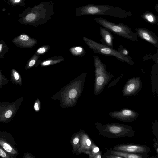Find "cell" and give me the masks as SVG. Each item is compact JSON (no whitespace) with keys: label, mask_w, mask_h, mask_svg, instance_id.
I'll return each instance as SVG.
<instances>
[{"label":"cell","mask_w":158,"mask_h":158,"mask_svg":"<svg viewBox=\"0 0 158 158\" xmlns=\"http://www.w3.org/2000/svg\"><path fill=\"white\" fill-rule=\"evenodd\" d=\"M13 4H18L22 2V0H9Z\"/></svg>","instance_id":"cell-29"},{"label":"cell","mask_w":158,"mask_h":158,"mask_svg":"<svg viewBox=\"0 0 158 158\" xmlns=\"http://www.w3.org/2000/svg\"><path fill=\"white\" fill-rule=\"evenodd\" d=\"M54 5L52 1H42L32 7H28L19 21L23 24L35 27L44 25L54 14Z\"/></svg>","instance_id":"cell-1"},{"label":"cell","mask_w":158,"mask_h":158,"mask_svg":"<svg viewBox=\"0 0 158 158\" xmlns=\"http://www.w3.org/2000/svg\"><path fill=\"white\" fill-rule=\"evenodd\" d=\"M94 20L105 28L128 40L138 41V36L128 26L122 23L115 24L102 18L97 17Z\"/></svg>","instance_id":"cell-6"},{"label":"cell","mask_w":158,"mask_h":158,"mask_svg":"<svg viewBox=\"0 0 158 158\" xmlns=\"http://www.w3.org/2000/svg\"><path fill=\"white\" fill-rule=\"evenodd\" d=\"M96 126L100 135L110 139L130 137L135 135L133 128L126 124L117 123L102 124L97 123Z\"/></svg>","instance_id":"cell-3"},{"label":"cell","mask_w":158,"mask_h":158,"mask_svg":"<svg viewBox=\"0 0 158 158\" xmlns=\"http://www.w3.org/2000/svg\"><path fill=\"white\" fill-rule=\"evenodd\" d=\"M99 30L102 37L100 40L102 44L113 48V37L111 33L105 28L100 27Z\"/></svg>","instance_id":"cell-14"},{"label":"cell","mask_w":158,"mask_h":158,"mask_svg":"<svg viewBox=\"0 0 158 158\" xmlns=\"http://www.w3.org/2000/svg\"><path fill=\"white\" fill-rule=\"evenodd\" d=\"M142 88V83L139 77H133L127 81L122 89L123 95L125 97L137 95Z\"/></svg>","instance_id":"cell-9"},{"label":"cell","mask_w":158,"mask_h":158,"mask_svg":"<svg viewBox=\"0 0 158 158\" xmlns=\"http://www.w3.org/2000/svg\"><path fill=\"white\" fill-rule=\"evenodd\" d=\"M79 141V139L78 138H75L73 140V143L74 144H77Z\"/></svg>","instance_id":"cell-31"},{"label":"cell","mask_w":158,"mask_h":158,"mask_svg":"<svg viewBox=\"0 0 158 158\" xmlns=\"http://www.w3.org/2000/svg\"><path fill=\"white\" fill-rule=\"evenodd\" d=\"M76 17L84 15H105L115 17L125 18L132 14L118 7L108 5H95L89 4L77 8Z\"/></svg>","instance_id":"cell-2"},{"label":"cell","mask_w":158,"mask_h":158,"mask_svg":"<svg viewBox=\"0 0 158 158\" xmlns=\"http://www.w3.org/2000/svg\"><path fill=\"white\" fill-rule=\"evenodd\" d=\"M40 55L35 53L27 63L25 69H28L35 65L40 57Z\"/></svg>","instance_id":"cell-19"},{"label":"cell","mask_w":158,"mask_h":158,"mask_svg":"<svg viewBox=\"0 0 158 158\" xmlns=\"http://www.w3.org/2000/svg\"><path fill=\"white\" fill-rule=\"evenodd\" d=\"M0 156L2 158H10L8 153L0 146Z\"/></svg>","instance_id":"cell-25"},{"label":"cell","mask_w":158,"mask_h":158,"mask_svg":"<svg viewBox=\"0 0 158 158\" xmlns=\"http://www.w3.org/2000/svg\"><path fill=\"white\" fill-rule=\"evenodd\" d=\"M50 48L49 45H46L43 46L37 49L35 53L39 55L44 53L48 51Z\"/></svg>","instance_id":"cell-21"},{"label":"cell","mask_w":158,"mask_h":158,"mask_svg":"<svg viewBox=\"0 0 158 158\" xmlns=\"http://www.w3.org/2000/svg\"><path fill=\"white\" fill-rule=\"evenodd\" d=\"M111 149L132 154L148 153L150 150L149 147L135 144H121L115 145Z\"/></svg>","instance_id":"cell-10"},{"label":"cell","mask_w":158,"mask_h":158,"mask_svg":"<svg viewBox=\"0 0 158 158\" xmlns=\"http://www.w3.org/2000/svg\"><path fill=\"white\" fill-rule=\"evenodd\" d=\"M143 18L152 24L155 23L156 18L155 16L151 13L147 12L143 14Z\"/></svg>","instance_id":"cell-20"},{"label":"cell","mask_w":158,"mask_h":158,"mask_svg":"<svg viewBox=\"0 0 158 158\" xmlns=\"http://www.w3.org/2000/svg\"><path fill=\"white\" fill-rule=\"evenodd\" d=\"M86 143L87 145L88 146H90L91 144V142L89 139H87L86 140Z\"/></svg>","instance_id":"cell-30"},{"label":"cell","mask_w":158,"mask_h":158,"mask_svg":"<svg viewBox=\"0 0 158 158\" xmlns=\"http://www.w3.org/2000/svg\"><path fill=\"white\" fill-rule=\"evenodd\" d=\"M12 41L17 46L24 48H30L37 43V41L29 35L22 34L15 38Z\"/></svg>","instance_id":"cell-13"},{"label":"cell","mask_w":158,"mask_h":158,"mask_svg":"<svg viewBox=\"0 0 158 158\" xmlns=\"http://www.w3.org/2000/svg\"><path fill=\"white\" fill-rule=\"evenodd\" d=\"M83 39L87 45L95 53L108 56H114L120 61L134 66V62L128 55H124L113 48L98 43L85 37H83Z\"/></svg>","instance_id":"cell-5"},{"label":"cell","mask_w":158,"mask_h":158,"mask_svg":"<svg viewBox=\"0 0 158 158\" xmlns=\"http://www.w3.org/2000/svg\"><path fill=\"white\" fill-rule=\"evenodd\" d=\"M11 79L17 84L21 85L22 80L19 73L15 69H13L11 72Z\"/></svg>","instance_id":"cell-18"},{"label":"cell","mask_w":158,"mask_h":158,"mask_svg":"<svg viewBox=\"0 0 158 158\" xmlns=\"http://www.w3.org/2000/svg\"><path fill=\"white\" fill-rule=\"evenodd\" d=\"M77 91L75 89L73 88L71 89L68 95L69 98H74L77 95Z\"/></svg>","instance_id":"cell-26"},{"label":"cell","mask_w":158,"mask_h":158,"mask_svg":"<svg viewBox=\"0 0 158 158\" xmlns=\"http://www.w3.org/2000/svg\"><path fill=\"white\" fill-rule=\"evenodd\" d=\"M65 60L62 56L53 57L42 61L40 63L42 66H45L54 65L60 62Z\"/></svg>","instance_id":"cell-16"},{"label":"cell","mask_w":158,"mask_h":158,"mask_svg":"<svg viewBox=\"0 0 158 158\" xmlns=\"http://www.w3.org/2000/svg\"><path fill=\"white\" fill-rule=\"evenodd\" d=\"M70 52L71 53L75 56H82L85 53V51L84 48L81 47H76L71 48Z\"/></svg>","instance_id":"cell-17"},{"label":"cell","mask_w":158,"mask_h":158,"mask_svg":"<svg viewBox=\"0 0 158 158\" xmlns=\"http://www.w3.org/2000/svg\"><path fill=\"white\" fill-rule=\"evenodd\" d=\"M95 70L94 92L96 95H99L105 86L112 79V74L106 70V66L99 58L94 55Z\"/></svg>","instance_id":"cell-4"},{"label":"cell","mask_w":158,"mask_h":158,"mask_svg":"<svg viewBox=\"0 0 158 158\" xmlns=\"http://www.w3.org/2000/svg\"><path fill=\"white\" fill-rule=\"evenodd\" d=\"M5 43L0 44V56L2 57V56L4 55L5 53H6L5 52L6 51H8L7 49L5 50V49L8 48L6 45L5 46Z\"/></svg>","instance_id":"cell-24"},{"label":"cell","mask_w":158,"mask_h":158,"mask_svg":"<svg viewBox=\"0 0 158 158\" xmlns=\"http://www.w3.org/2000/svg\"><path fill=\"white\" fill-rule=\"evenodd\" d=\"M118 51L122 54L125 56H128L129 54L128 51L122 45L119 46Z\"/></svg>","instance_id":"cell-27"},{"label":"cell","mask_w":158,"mask_h":158,"mask_svg":"<svg viewBox=\"0 0 158 158\" xmlns=\"http://www.w3.org/2000/svg\"><path fill=\"white\" fill-rule=\"evenodd\" d=\"M21 102L20 98L12 103L0 102V123L10 122L17 112Z\"/></svg>","instance_id":"cell-7"},{"label":"cell","mask_w":158,"mask_h":158,"mask_svg":"<svg viewBox=\"0 0 158 158\" xmlns=\"http://www.w3.org/2000/svg\"><path fill=\"white\" fill-rule=\"evenodd\" d=\"M10 134L4 132H0V146L8 153L10 158H16L19 154L16 148L15 142Z\"/></svg>","instance_id":"cell-8"},{"label":"cell","mask_w":158,"mask_h":158,"mask_svg":"<svg viewBox=\"0 0 158 158\" xmlns=\"http://www.w3.org/2000/svg\"><path fill=\"white\" fill-rule=\"evenodd\" d=\"M158 122L157 121H155L153 123L152 130L154 135L156 136L158 140Z\"/></svg>","instance_id":"cell-23"},{"label":"cell","mask_w":158,"mask_h":158,"mask_svg":"<svg viewBox=\"0 0 158 158\" xmlns=\"http://www.w3.org/2000/svg\"><path fill=\"white\" fill-rule=\"evenodd\" d=\"M154 141L153 147L155 149V150L156 154L158 155V142L156 141L155 138L153 139Z\"/></svg>","instance_id":"cell-28"},{"label":"cell","mask_w":158,"mask_h":158,"mask_svg":"<svg viewBox=\"0 0 158 158\" xmlns=\"http://www.w3.org/2000/svg\"><path fill=\"white\" fill-rule=\"evenodd\" d=\"M106 152L117 155L122 158H146L148 156V153L132 154L112 149L107 150Z\"/></svg>","instance_id":"cell-15"},{"label":"cell","mask_w":158,"mask_h":158,"mask_svg":"<svg viewBox=\"0 0 158 158\" xmlns=\"http://www.w3.org/2000/svg\"><path fill=\"white\" fill-rule=\"evenodd\" d=\"M135 30L138 36L158 48V38L155 34L149 29L145 28H136Z\"/></svg>","instance_id":"cell-12"},{"label":"cell","mask_w":158,"mask_h":158,"mask_svg":"<svg viewBox=\"0 0 158 158\" xmlns=\"http://www.w3.org/2000/svg\"><path fill=\"white\" fill-rule=\"evenodd\" d=\"M109 115L111 117L118 120L130 123L136 120L139 116L137 112L127 108L111 112Z\"/></svg>","instance_id":"cell-11"},{"label":"cell","mask_w":158,"mask_h":158,"mask_svg":"<svg viewBox=\"0 0 158 158\" xmlns=\"http://www.w3.org/2000/svg\"><path fill=\"white\" fill-rule=\"evenodd\" d=\"M102 158H122L121 157L111 153L106 152L102 155Z\"/></svg>","instance_id":"cell-22"},{"label":"cell","mask_w":158,"mask_h":158,"mask_svg":"<svg viewBox=\"0 0 158 158\" xmlns=\"http://www.w3.org/2000/svg\"><path fill=\"white\" fill-rule=\"evenodd\" d=\"M34 109L36 111H38L39 110V107L38 104L37 103H35L34 105Z\"/></svg>","instance_id":"cell-32"}]
</instances>
